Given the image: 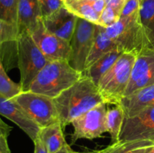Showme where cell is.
I'll return each mask as SVG.
<instances>
[{"label": "cell", "instance_id": "cell-4", "mask_svg": "<svg viewBox=\"0 0 154 153\" xmlns=\"http://www.w3.org/2000/svg\"><path fill=\"white\" fill-rule=\"evenodd\" d=\"M17 67L20 73V85L23 91H28L29 86L49 60L44 56L27 31L20 32L16 41Z\"/></svg>", "mask_w": 154, "mask_h": 153}, {"label": "cell", "instance_id": "cell-33", "mask_svg": "<svg viewBox=\"0 0 154 153\" xmlns=\"http://www.w3.org/2000/svg\"><path fill=\"white\" fill-rule=\"evenodd\" d=\"M0 153H11L8 142V137H0Z\"/></svg>", "mask_w": 154, "mask_h": 153}, {"label": "cell", "instance_id": "cell-17", "mask_svg": "<svg viewBox=\"0 0 154 153\" xmlns=\"http://www.w3.org/2000/svg\"><path fill=\"white\" fill-rule=\"evenodd\" d=\"M63 129L60 122L41 128L38 137L49 153H57L68 144Z\"/></svg>", "mask_w": 154, "mask_h": 153}, {"label": "cell", "instance_id": "cell-34", "mask_svg": "<svg viewBox=\"0 0 154 153\" xmlns=\"http://www.w3.org/2000/svg\"><path fill=\"white\" fill-rule=\"evenodd\" d=\"M72 151H73V150L72 149V148H71L70 146H69V144H67V145H66V146L63 148V149H61L60 152H58L57 153H72Z\"/></svg>", "mask_w": 154, "mask_h": 153}, {"label": "cell", "instance_id": "cell-36", "mask_svg": "<svg viewBox=\"0 0 154 153\" xmlns=\"http://www.w3.org/2000/svg\"><path fill=\"white\" fill-rule=\"evenodd\" d=\"M72 153H91V152H75V151H72Z\"/></svg>", "mask_w": 154, "mask_h": 153}, {"label": "cell", "instance_id": "cell-35", "mask_svg": "<svg viewBox=\"0 0 154 153\" xmlns=\"http://www.w3.org/2000/svg\"><path fill=\"white\" fill-rule=\"evenodd\" d=\"M148 153H154V146L153 147V148H152V149L150 150V151Z\"/></svg>", "mask_w": 154, "mask_h": 153}, {"label": "cell", "instance_id": "cell-5", "mask_svg": "<svg viewBox=\"0 0 154 153\" xmlns=\"http://www.w3.org/2000/svg\"><path fill=\"white\" fill-rule=\"evenodd\" d=\"M105 32L123 52L132 54L137 57L148 50L139 22V11L132 16L120 18L114 25L105 28Z\"/></svg>", "mask_w": 154, "mask_h": 153}, {"label": "cell", "instance_id": "cell-16", "mask_svg": "<svg viewBox=\"0 0 154 153\" xmlns=\"http://www.w3.org/2000/svg\"><path fill=\"white\" fill-rule=\"evenodd\" d=\"M116 48H117V45L108 37L105 32V28L97 25L96 37H95L93 46L90 50V52L86 61L84 70L89 68L102 56Z\"/></svg>", "mask_w": 154, "mask_h": 153}, {"label": "cell", "instance_id": "cell-12", "mask_svg": "<svg viewBox=\"0 0 154 153\" xmlns=\"http://www.w3.org/2000/svg\"><path fill=\"white\" fill-rule=\"evenodd\" d=\"M0 115L13 122L23 130L32 141L38 137L41 128L27 112L12 99L0 96Z\"/></svg>", "mask_w": 154, "mask_h": 153}, {"label": "cell", "instance_id": "cell-26", "mask_svg": "<svg viewBox=\"0 0 154 153\" xmlns=\"http://www.w3.org/2000/svg\"><path fill=\"white\" fill-rule=\"evenodd\" d=\"M120 14L111 8L106 6L102 13L99 16L97 25L101 26L104 28H108L114 25L120 20Z\"/></svg>", "mask_w": 154, "mask_h": 153}, {"label": "cell", "instance_id": "cell-8", "mask_svg": "<svg viewBox=\"0 0 154 153\" xmlns=\"http://www.w3.org/2000/svg\"><path fill=\"white\" fill-rule=\"evenodd\" d=\"M107 104H99L79 116L72 122L74 128L72 134V143L78 140H93L102 136L106 129Z\"/></svg>", "mask_w": 154, "mask_h": 153}, {"label": "cell", "instance_id": "cell-7", "mask_svg": "<svg viewBox=\"0 0 154 153\" xmlns=\"http://www.w3.org/2000/svg\"><path fill=\"white\" fill-rule=\"evenodd\" d=\"M97 24L78 17L72 39L70 40L71 55L69 62L78 71L83 73L95 37Z\"/></svg>", "mask_w": 154, "mask_h": 153}, {"label": "cell", "instance_id": "cell-19", "mask_svg": "<svg viewBox=\"0 0 154 153\" xmlns=\"http://www.w3.org/2000/svg\"><path fill=\"white\" fill-rule=\"evenodd\" d=\"M139 22L148 50L154 51V0L140 1Z\"/></svg>", "mask_w": 154, "mask_h": 153}, {"label": "cell", "instance_id": "cell-10", "mask_svg": "<svg viewBox=\"0 0 154 153\" xmlns=\"http://www.w3.org/2000/svg\"><path fill=\"white\" fill-rule=\"evenodd\" d=\"M33 40L49 61H69L71 55L70 42L65 40L45 28L41 20L35 29L31 33Z\"/></svg>", "mask_w": 154, "mask_h": 153}, {"label": "cell", "instance_id": "cell-13", "mask_svg": "<svg viewBox=\"0 0 154 153\" xmlns=\"http://www.w3.org/2000/svg\"><path fill=\"white\" fill-rule=\"evenodd\" d=\"M78 16L69 12L65 7L52 14L42 17V23L49 32L70 42L76 26Z\"/></svg>", "mask_w": 154, "mask_h": 153}, {"label": "cell", "instance_id": "cell-30", "mask_svg": "<svg viewBox=\"0 0 154 153\" xmlns=\"http://www.w3.org/2000/svg\"><path fill=\"white\" fill-rule=\"evenodd\" d=\"M90 2L95 11L100 16V14L102 13L105 7H106L105 0H96V1L92 2L90 1Z\"/></svg>", "mask_w": 154, "mask_h": 153}, {"label": "cell", "instance_id": "cell-22", "mask_svg": "<svg viewBox=\"0 0 154 153\" xmlns=\"http://www.w3.org/2000/svg\"><path fill=\"white\" fill-rule=\"evenodd\" d=\"M125 115L123 109L119 104L108 109L106 112V129L111 137V143L119 141Z\"/></svg>", "mask_w": 154, "mask_h": 153}, {"label": "cell", "instance_id": "cell-31", "mask_svg": "<svg viewBox=\"0 0 154 153\" xmlns=\"http://www.w3.org/2000/svg\"><path fill=\"white\" fill-rule=\"evenodd\" d=\"M34 142V153H49L48 149L46 148L45 146L44 145L43 142L40 140V138L38 137Z\"/></svg>", "mask_w": 154, "mask_h": 153}, {"label": "cell", "instance_id": "cell-2", "mask_svg": "<svg viewBox=\"0 0 154 153\" xmlns=\"http://www.w3.org/2000/svg\"><path fill=\"white\" fill-rule=\"evenodd\" d=\"M82 76V73L74 69L69 61H50L38 72L28 90L55 98Z\"/></svg>", "mask_w": 154, "mask_h": 153}, {"label": "cell", "instance_id": "cell-25", "mask_svg": "<svg viewBox=\"0 0 154 153\" xmlns=\"http://www.w3.org/2000/svg\"><path fill=\"white\" fill-rule=\"evenodd\" d=\"M18 35L17 26L0 20V59L2 56L5 45L16 44Z\"/></svg>", "mask_w": 154, "mask_h": 153}, {"label": "cell", "instance_id": "cell-15", "mask_svg": "<svg viewBox=\"0 0 154 153\" xmlns=\"http://www.w3.org/2000/svg\"><path fill=\"white\" fill-rule=\"evenodd\" d=\"M42 18L38 0H19L17 15L19 34L23 31H27L31 34Z\"/></svg>", "mask_w": 154, "mask_h": 153}, {"label": "cell", "instance_id": "cell-37", "mask_svg": "<svg viewBox=\"0 0 154 153\" xmlns=\"http://www.w3.org/2000/svg\"><path fill=\"white\" fill-rule=\"evenodd\" d=\"M91 153H98V152H97V150H96V151H93V152H91Z\"/></svg>", "mask_w": 154, "mask_h": 153}, {"label": "cell", "instance_id": "cell-21", "mask_svg": "<svg viewBox=\"0 0 154 153\" xmlns=\"http://www.w3.org/2000/svg\"><path fill=\"white\" fill-rule=\"evenodd\" d=\"M64 7L78 17L97 24L99 15L88 0H63Z\"/></svg>", "mask_w": 154, "mask_h": 153}, {"label": "cell", "instance_id": "cell-27", "mask_svg": "<svg viewBox=\"0 0 154 153\" xmlns=\"http://www.w3.org/2000/svg\"><path fill=\"white\" fill-rule=\"evenodd\" d=\"M38 4L42 17L49 16L64 7L63 0H38Z\"/></svg>", "mask_w": 154, "mask_h": 153}, {"label": "cell", "instance_id": "cell-14", "mask_svg": "<svg viewBox=\"0 0 154 153\" xmlns=\"http://www.w3.org/2000/svg\"><path fill=\"white\" fill-rule=\"evenodd\" d=\"M123 109L125 118H132L154 104V84L124 96L118 104Z\"/></svg>", "mask_w": 154, "mask_h": 153}, {"label": "cell", "instance_id": "cell-38", "mask_svg": "<svg viewBox=\"0 0 154 153\" xmlns=\"http://www.w3.org/2000/svg\"><path fill=\"white\" fill-rule=\"evenodd\" d=\"M3 122V120L1 119V118H0V122Z\"/></svg>", "mask_w": 154, "mask_h": 153}, {"label": "cell", "instance_id": "cell-1", "mask_svg": "<svg viewBox=\"0 0 154 153\" xmlns=\"http://www.w3.org/2000/svg\"><path fill=\"white\" fill-rule=\"evenodd\" d=\"M63 128L75 118L99 104L103 98L96 84L90 78L82 76L75 84L54 98Z\"/></svg>", "mask_w": 154, "mask_h": 153}, {"label": "cell", "instance_id": "cell-9", "mask_svg": "<svg viewBox=\"0 0 154 153\" xmlns=\"http://www.w3.org/2000/svg\"><path fill=\"white\" fill-rule=\"evenodd\" d=\"M119 140H148L154 143V104L125 118Z\"/></svg>", "mask_w": 154, "mask_h": 153}, {"label": "cell", "instance_id": "cell-29", "mask_svg": "<svg viewBox=\"0 0 154 153\" xmlns=\"http://www.w3.org/2000/svg\"><path fill=\"white\" fill-rule=\"evenodd\" d=\"M126 1L127 0H105V3H106V6L114 9L120 16V14Z\"/></svg>", "mask_w": 154, "mask_h": 153}, {"label": "cell", "instance_id": "cell-18", "mask_svg": "<svg viewBox=\"0 0 154 153\" xmlns=\"http://www.w3.org/2000/svg\"><path fill=\"white\" fill-rule=\"evenodd\" d=\"M123 53V52L118 48L107 52L99 58L94 64H92L89 68L84 70L82 75L90 78L95 84L98 85L101 78L111 68V66L116 62V61Z\"/></svg>", "mask_w": 154, "mask_h": 153}, {"label": "cell", "instance_id": "cell-23", "mask_svg": "<svg viewBox=\"0 0 154 153\" xmlns=\"http://www.w3.org/2000/svg\"><path fill=\"white\" fill-rule=\"evenodd\" d=\"M22 92L20 85L12 81L8 76L0 59V96L7 99H13Z\"/></svg>", "mask_w": 154, "mask_h": 153}, {"label": "cell", "instance_id": "cell-20", "mask_svg": "<svg viewBox=\"0 0 154 153\" xmlns=\"http://www.w3.org/2000/svg\"><path fill=\"white\" fill-rule=\"evenodd\" d=\"M154 146L148 140H126L112 142L98 153H148Z\"/></svg>", "mask_w": 154, "mask_h": 153}, {"label": "cell", "instance_id": "cell-39", "mask_svg": "<svg viewBox=\"0 0 154 153\" xmlns=\"http://www.w3.org/2000/svg\"><path fill=\"white\" fill-rule=\"evenodd\" d=\"M88 1H91L92 2V1H96V0H88Z\"/></svg>", "mask_w": 154, "mask_h": 153}, {"label": "cell", "instance_id": "cell-3", "mask_svg": "<svg viewBox=\"0 0 154 153\" xmlns=\"http://www.w3.org/2000/svg\"><path fill=\"white\" fill-rule=\"evenodd\" d=\"M135 59V56L123 52L100 79L97 86L107 104H118L124 96Z\"/></svg>", "mask_w": 154, "mask_h": 153}, {"label": "cell", "instance_id": "cell-6", "mask_svg": "<svg viewBox=\"0 0 154 153\" xmlns=\"http://www.w3.org/2000/svg\"><path fill=\"white\" fill-rule=\"evenodd\" d=\"M12 100L42 128L60 122L54 98L31 91H23Z\"/></svg>", "mask_w": 154, "mask_h": 153}, {"label": "cell", "instance_id": "cell-11", "mask_svg": "<svg viewBox=\"0 0 154 153\" xmlns=\"http://www.w3.org/2000/svg\"><path fill=\"white\" fill-rule=\"evenodd\" d=\"M154 84V51H144L136 57L124 96ZM123 96V97H124Z\"/></svg>", "mask_w": 154, "mask_h": 153}, {"label": "cell", "instance_id": "cell-32", "mask_svg": "<svg viewBox=\"0 0 154 153\" xmlns=\"http://www.w3.org/2000/svg\"><path fill=\"white\" fill-rule=\"evenodd\" d=\"M12 127L6 124L4 121L0 122V137H8Z\"/></svg>", "mask_w": 154, "mask_h": 153}, {"label": "cell", "instance_id": "cell-28", "mask_svg": "<svg viewBox=\"0 0 154 153\" xmlns=\"http://www.w3.org/2000/svg\"><path fill=\"white\" fill-rule=\"evenodd\" d=\"M140 1L141 0H127L122 10L120 18L127 17L138 13L139 11Z\"/></svg>", "mask_w": 154, "mask_h": 153}, {"label": "cell", "instance_id": "cell-24", "mask_svg": "<svg viewBox=\"0 0 154 153\" xmlns=\"http://www.w3.org/2000/svg\"><path fill=\"white\" fill-rule=\"evenodd\" d=\"M19 0H0V20L17 26Z\"/></svg>", "mask_w": 154, "mask_h": 153}]
</instances>
